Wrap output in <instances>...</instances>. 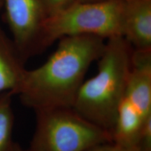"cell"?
I'll list each match as a JSON object with an SVG mask.
<instances>
[{"label": "cell", "instance_id": "6da1fadb", "mask_svg": "<svg viewBox=\"0 0 151 151\" xmlns=\"http://www.w3.org/2000/svg\"><path fill=\"white\" fill-rule=\"evenodd\" d=\"M46 62L35 69H26L16 95L36 111L73 108L85 76L97 61L105 39L94 35H75L60 39Z\"/></svg>", "mask_w": 151, "mask_h": 151}, {"label": "cell", "instance_id": "7a4b0ae2", "mask_svg": "<svg viewBox=\"0 0 151 151\" xmlns=\"http://www.w3.org/2000/svg\"><path fill=\"white\" fill-rule=\"evenodd\" d=\"M132 51L123 37L107 39L97 60V73L84 81L73 106L81 116L111 134L118 106L125 96Z\"/></svg>", "mask_w": 151, "mask_h": 151}, {"label": "cell", "instance_id": "3957f363", "mask_svg": "<svg viewBox=\"0 0 151 151\" xmlns=\"http://www.w3.org/2000/svg\"><path fill=\"white\" fill-rule=\"evenodd\" d=\"M84 35L104 39L122 37L121 0L74 1L47 16L41 27L37 52L63 37Z\"/></svg>", "mask_w": 151, "mask_h": 151}, {"label": "cell", "instance_id": "277c9868", "mask_svg": "<svg viewBox=\"0 0 151 151\" xmlns=\"http://www.w3.org/2000/svg\"><path fill=\"white\" fill-rule=\"evenodd\" d=\"M36 128L29 151H86L112 142L111 132L92 123L73 108L36 111Z\"/></svg>", "mask_w": 151, "mask_h": 151}, {"label": "cell", "instance_id": "5b68a950", "mask_svg": "<svg viewBox=\"0 0 151 151\" xmlns=\"http://www.w3.org/2000/svg\"><path fill=\"white\" fill-rule=\"evenodd\" d=\"M11 40L24 61L38 54L41 27L47 14L41 0H2Z\"/></svg>", "mask_w": 151, "mask_h": 151}, {"label": "cell", "instance_id": "8992f818", "mask_svg": "<svg viewBox=\"0 0 151 151\" xmlns=\"http://www.w3.org/2000/svg\"><path fill=\"white\" fill-rule=\"evenodd\" d=\"M122 37L134 50L151 49V0H121Z\"/></svg>", "mask_w": 151, "mask_h": 151}, {"label": "cell", "instance_id": "52a82bcc", "mask_svg": "<svg viewBox=\"0 0 151 151\" xmlns=\"http://www.w3.org/2000/svg\"><path fill=\"white\" fill-rule=\"evenodd\" d=\"M125 97L144 118L151 116V49H133Z\"/></svg>", "mask_w": 151, "mask_h": 151}, {"label": "cell", "instance_id": "ba28073f", "mask_svg": "<svg viewBox=\"0 0 151 151\" xmlns=\"http://www.w3.org/2000/svg\"><path fill=\"white\" fill-rule=\"evenodd\" d=\"M11 37L0 26V94L11 92L16 95L26 69Z\"/></svg>", "mask_w": 151, "mask_h": 151}, {"label": "cell", "instance_id": "9c48e42d", "mask_svg": "<svg viewBox=\"0 0 151 151\" xmlns=\"http://www.w3.org/2000/svg\"><path fill=\"white\" fill-rule=\"evenodd\" d=\"M147 118H144L124 96L117 111L116 121L111 132L112 142L122 146H137L141 128Z\"/></svg>", "mask_w": 151, "mask_h": 151}, {"label": "cell", "instance_id": "30bf717a", "mask_svg": "<svg viewBox=\"0 0 151 151\" xmlns=\"http://www.w3.org/2000/svg\"><path fill=\"white\" fill-rule=\"evenodd\" d=\"M14 94H0V151H14L16 143L13 140L14 113L12 108Z\"/></svg>", "mask_w": 151, "mask_h": 151}, {"label": "cell", "instance_id": "8fae6325", "mask_svg": "<svg viewBox=\"0 0 151 151\" xmlns=\"http://www.w3.org/2000/svg\"><path fill=\"white\" fill-rule=\"evenodd\" d=\"M136 147L139 151H151V116L143 122Z\"/></svg>", "mask_w": 151, "mask_h": 151}, {"label": "cell", "instance_id": "7c38bea8", "mask_svg": "<svg viewBox=\"0 0 151 151\" xmlns=\"http://www.w3.org/2000/svg\"><path fill=\"white\" fill-rule=\"evenodd\" d=\"M47 16L55 14L73 4L75 0H41Z\"/></svg>", "mask_w": 151, "mask_h": 151}, {"label": "cell", "instance_id": "4fadbf2b", "mask_svg": "<svg viewBox=\"0 0 151 151\" xmlns=\"http://www.w3.org/2000/svg\"><path fill=\"white\" fill-rule=\"evenodd\" d=\"M86 151H139L137 147H126L113 142L97 145Z\"/></svg>", "mask_w": 151, "mask_h": 151}, {"label": "cell", "instance_id": "5bb4252c", "mask_svg": "<svg viewBox=\"0 0 151 151\" xmlns=\"http://www.w3.org/2000/svg\"><path fill=\"white\" fill-rule=\"evenodd\" d=\"M14 151H29V150H24V149L22 148V147L18 144V143H16V146H15Z\"/></svg>", "mask_w": 151, "mask_h": 151}, {"label": "cell", "instance_id": "9a60e30c", "mask_svg": "<svg viewBox=\"0 0 151 151\" xmlns=\"http://www.w3.org/2000/svg\"><path fill=\"white\" fill-rule=\"evenodd\" d=\"M75 1L78 2H94V1H104V0H75Z\"/></svg>", "mask_w": 151, "mask_h": 151}, {"label": "cell", "instance_id": "2e32d148", "mask_svg": "<svg viewBox=\"0 0 151 151\" xmlns=\"http://www.w3.org/2000/svg\"><path fill=\"white\" fill-rule=\"evenodd\" d=\"M3 9V1L2 0H0V11H1V9Z\"/></svg>", "mask_w": 151, "mask_h": 151}]
</instances>
